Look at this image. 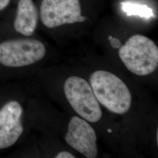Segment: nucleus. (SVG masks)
Here are the masks:
<instances>
[{
    "label": "nucleus",
    "mask_w": 158,
    "mask_h": 158,
    "mask_svg": "<svg viewBox=\"0 0 158 158\" xmlns=\"http://www.w3.org/2000/svg\"><path fill=\"white\" fill-rule=\"evenodd\" d=\"M23 114L21 105L15 100L0 109V149L14 145L23 134Z\"/></svg>",
    "instance_id": "7"
},
{
    "label": "nucleus",
    "mask_w": 158,
    "mask_h": 158,
    "mask_svg": "<svg viewBox=\"0 0 158 158\" xmlns=\"http://www.w3.org/2000/svg\"><path fill=\"white\" fill-rule=\"evenodd\" d=\"M10 0H0V11L6 8L8 6Z\"/></svg>",
    "instance_id": "12"
},
{
    "label": "nucleus",
    "mask_w": 158,
    "mask_h": 158,
    "mask_svg": "<svg viewBox=\"0 0 158 158\" xmlns=\"http://www.w3.org/2000/svg\"><path fill=\"white\" fill-rule=\"evenodd\" d=\"M107 131L109 133H112V132H113V131L111 129H108Z\"/></svg>",
    "instance_id": "14"
},
{
    "label": "nucleus",
    "mask_w": 158,
    "mask_h": 158,
    "mask_svg": "<svg viewBox=\"0 0 158 158\" xmlns=\"http://www.w3.org/2000/svg\"><path fill=\"white\" fill-rule=\"evenodd\" d=\"M118 55L125 66L137 76L149 75L158 68V47L152 40L142 35L131 36L119 48Z\"/></svg>",
    "instance_id": "2"
},
{
    "label": "nucleus",
    "mask_w": 158,
    "mask_h": 158,
    "mask_svg": "<svg viewBox=\"0 0 158 158\" xmlns=\"http://www.w3.org/2000/svg\"><path fill=\"white\" fill-rule=\"evenodd\" d=\"M65 141L68 145L86 158H95L97 156L96 132L87 121L82 118L74 116L70 119Z\"/></svg>",
    "instance_id": "6"
},
{
    "label": "nucleus",
    "mask_w": 158,
    "mask_h": 158,
    "mask_svg": "<svg viewBox=\"0 0 158 158\" xmlns=\"http://www.w3.org/2000/svg\"><path fill=\"white\" fill-rule=\"evenodd\" d=\"M123 10L128 15H138L139 17L149 18L153 16L152 10L147 6L132 4L129 2L121 3Z\"/></svg>",
    "instance_id": "9"
},
{
    "label": "nucleus",
    "mask_w": 158,
    "mask_h": 158,
    "mask_svg": "<svg viewBox=\"0 0 158 158\" xmlns=\"http://www.w3.org/2000/svg\"><path fill=\"white\" fill-rule=\"evenodd\" d=\"M46 55L45 45L32 39L8 40L0 44V64L21 68L41 60Z\"/></svg>",
    "instance_id": "4"
},
{
    "label": "nucleus",
    "mask_w": 158,
    "mask_h": 158,
    "mask_svg": "<svg viewBox=\"0 0 158 158\" xmlns=\"http://www.w3.org/2000/svg\"><path fill=\"white\" fill-rule=\"evenodd\" d=\"M90 82L97 100L109 111L117 114L129 111L131 93L118 76L107 71L97 70L91 74Z\"/></svg>",
    "instance_id": "1"
},
{
    "label": "nucleus",
    "mask_w": 158,
    "mask_h": 158,
    "mask_svg": "<svg viewBox=\"0 0 158 158\" xmlns=\"http://www.w3.org/2000/svg\"><path fill=\"white\" fill-rule=\"evenodd\" d=\"M64 92L71 107L79 116L90 123L98 122L102 109L90 85L78 76L69 77L64 84Z\"/></svg>",
    "instance_id": "3"
},
{
    "label": "nucleus",
    "mask_w": 158,
    "mask_h": 158,
    "mask_svg": "<svg viewBox=\"0 0 158 158\" xmlns=\"http://www.w3.org/2000/svg\"><path fill=\"white\" fill-rule=\"evenodd\" d=\"M156 142H157V144L158 143V131H157L156 132Z\"/></svg>",
    "instance_id": "13"
},
{
    "label": "nucleus",
    "mask_w": 158,
    "mask_h": 158,
    "mask_svg": "<svg viewBox=\"0 0 158 158\" xmlns=\"http://www.w3.org/2000/svg\"><path fill=\"white\" fill-rule=\"evenodd\" d=\"M38 22V12L32 0H19L14 27L17 32L26 36L34 34Z\"/></svg>",
    "instance_id": "8"
},
{
    "label": "nucleus",
    "mask_w": 158,
    "mask_h": 158,
    "mask_svg": "<svg viewBox=\"0 0 158 158\" xmlns=\"http://www.w3.org/2000/svg\"><path fill=\"white\" fill-rule=\"evenodd\" d=\"M108 40L110 42V45L113 48L118 49L123 45L120 40L116 38H113L112 36H109L108 38Z\"/></svg>",
    "instance_id": "10"
},
{
    "label": "nucleus",
    "mask_w": 158,
    "mask_h": 158,
    "mask_svg": "<svg viewBox=\"0 0 158 158\" xmlns=\"http://www.w3.org/2000/svg\"><path fill=\"white\" fill-rule=\"evenodd\" d=\"M56 158H75L76 156H74L71 153L69 152L68 151H62L57 153Z\"/></svg>",
    "instance_id": "11"
},
{
    "label": "nucleus",
    "mask_w": 158,
    "mask_h": 158,
    "mask_svg": "<svg viewBox=\"0 0 158 158\" xmlns=\"http://www.w3.org/2000/svg\"><path fill=\"white\" fill-rule=\"evenodd\" d=\"M80 0H42L40 16L42 23L48 28L66 24L83 23Z\"/></svg>",
    "instance_id": "5"
}]
</instances>
